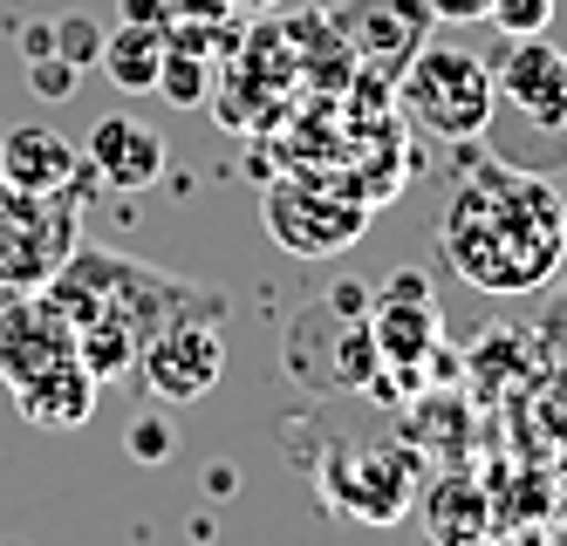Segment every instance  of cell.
I'll list each match as a JSON object with an SVG mask.
<instances>
[{
	"label": "cell",
	"instance_id": "6da1fadb",
	"mask_svg": "<svg viewBox=\"0 0 567 546\" xmlns=\"http://www.w3.org/2000/svg\"><path fill=\"white\" fill-rule=\"evenodd\" d=\"M444 254L485 293H526L567 254V205L513 164H485L444 213Z\"/></svg>",
	"mask_w": 567,
	"mask_h": 546
},
{
	"label": "cell",
	"instance_id": "7a4b0ae2",
	"mask_svg": "<svg viewBox=\"0 0 567 546\" xmlns=\"http://www.w3.org/2000/svg\"><path fill=\"white\" fill-rule=\"evenodd\" d=\"M0 383L21 403V416L49 431H69L96 410V369L75 349V328L42 301V293H14L0 308Z\"/></svg>",
	"mask_w": 567,
	"mask_h": 546
},
{
	"label": "cell",
	"instance_id": "3957f363",
	"mask_svg": "<svg viewBox=\"0 0 567 546\" xmlns=\"http://www.w3.org/2000/svg\"><path fill=\"white\" fill-rule=\"evenodd\" d=\"M493 103H499V82L472 49H424L403 62V110H411L431 137H478L493 123Z\"/></svg>",
	"mask_w": 567,
	"mask_h": 546
},
{
	"label": "cell",
	"instance_id": "277c9868",
	"mask_svg": "<svg viewBox=\"0 0 567 546\" xmlns=\"http://www.w3.org/2000/svg\"><path fill=\"white\" fill-rule=\"evenodd\" d=\"M75 254V192L28 198L0 185V293H34Z\"/></svg>",
	"mask_w": 567,
	"mask_h": 546
},
{
	"label": "cell",
	"instance_id": "5b68a950",
	"mask_svg": "<svg viewBox=\"0 0 567 546\" xmlns=\"http://www.w3.org/2000/svg\"><path fill=\"white\" fill-rule=\"evenodd\" d=\"M137 369H144V390L157 403H198V396H213L219 369H226V342H219L213 315H172V321H157L137 342Z\"/></svg>",
	"mask_w": 567,
	"mask_h": 546
},
{
	"label": "cell",
	"instance_id": "8992f818",
	"mask_svg": "<svg viewBox=\"0 0 567 546\" xmlns=\"http://www.w3.org/2000/svg\"><path fill=\"white\" fill-rule=\"evenodd\" d=\"M362 226H370V205H355L342 192H321V185H301V178L267 192V233L301 260L342 254V246L362 239Z\"/></svg>",
	"mask_w": 567,
	"mask_h": 546
},
{
	"label": "cell",
	"instance_id": "52a82bcc",
	"mask_svg": "<svg viewBox=\"0 0 567 546\" xmlns=\"http://www.w3.org/2000/svg\"><path fill=\"white\" fill-rule=\"evenodd\" d=\"M431 0H342V14L336 28L349 34V49L362 62H377V69H403L417 49H424V34H431Z\"/></svg>",
	"mask_w": 567,
	"mask_h": 546
},
{
	"label": "cell",
	"instance_id": "ba28073f",
	"mask_svg": "<svg viewBox=\"0 0 567 546\" xmlns=\"http://www.w3.org/2000/svg\"><path fill=\"white\" fill-rule=\"evenodd\" d=\"M90 172V157H75V144L49 123H14L0 137V185L8 192H28V198H55V192H75V178Z\"/></svg>",
	"mask_w": 567,
	"mask_h": 546
},
{
	"label": "cell",
	"instance_id": "9c48e42d",
	"mask_svg": "<svg viewBox=\"0 0 567 546\" xmlns=\"http://www.w3.org/2000/svg\"><path fill=\"white\" fill-rule=\"evenodd\" d=\"M165 164H172L165 131H151L144 116H103L96 131H90V172L103 185H116V192L157 185V178H165Z\"/></svg>",
	"mask_w": 567,
	"mask_h": 546
},
{
	"label": "cell",
	"instance_id": "30bf717a",
	"mask_svg": "<svg viewBox=\"0 0 567 546\" xmlns=\"http://www.w3.org/2000/svg\"><path fill=\"white\" fill-rule=\"evenodd\" d=\"M499 90L513 96V110H526L534 123H567V55L540 34H519L513 55L499 62Z\"/></svg>",
	"mask_w": 567,
	"mask_h": 546
},
{
	"label": "cell",
	"instance_id": "8fae6325",
	"mask_svg": "<svg viewBox=\"0 0 567 546\" xmlns=\"http://www.w3.org/2000/svg\"><path fill=\"white\" fill-rule=\"evenodd\" d=\"M431 342H437V308H431L424 280H396V287L383 293L377 321H370V349H377L383 362L417 369V362L431 356Z\"/></svg>",
	"mask_w": 567,
	"mask_h": 546
},
{
	"label": "cell",
	"instance_id": "7c38bea8",
	"mask_svg": "<svg viewBox=\"0 0 567 546\" xmlns=\"http://www.w3.org/2000/svg\"><path fill=\"white\" fill-rule=\"evenodd\" d=\"M165 28H144V21H124L116 34H103V69L116 90H157V69H165Z\"/></svg>",
	"mask_w": 567,
	"mask_h": 546
},
{
	"label": "cell",
	"instance_id": "4fadbf2b",
	"mask_svg": "<svg viewBox=\"0 0 567 546\" xmlns=\"http://www.w3.org/2000/svg\"><path fill=\"white\" fill-rule=\"evenodd\" d=\"M355 485H370V498H362V519H396L403 498H411V472H403V457H355L349 465Z\"/></svg>",
	"mask_w": 567,
	"mask_h": 546
},
{
	"label": "cell",
	"instance_id": "5bb4252c",
	"mask_svg": "<svg viewBox=\"0 0 567 546\" xmlns=\"http://www.w3.org/2000/svg\"><path fill=\"white\" fill-rule=\"evenodd\" d=\"M157 90L172 103H198L206 96V55L192 49V41H165V69H157Z\"/></svg>",
	"mask_w": 567,
	"mask_h": 546
},
{
	"label": "cell",
	"instance_id": "9a60e30c",
	"mask_svg": "<svg viewBox=\"0 0 567 546\" xmlns=\"http://www.w3.org/2000/svg\"><path fill=\"white\" fill-rule=\"evenodd\" d=\"M49 49H55L62 62H75V69H90V62L103 55V28H96V21H83V14H69V21H55V28H49Z\"/></svg>",
	"mask_w": 567,
	"mask_h": 546
},
{
	"label": "cell",
	"instance_id": "2e32d148",
	"mask_svg": "<svg viewBox=\"0 0 567 546\" xmlns=\"http://www.w3.org/2000/svg\"><path fill=\"white\" fill-rule=\"evenodd\" d=\"M485 21H499L513 41H519V34H547L554 0H493V14H485Z\"/></svg>",
	"mask_w": 567,
	"mask_h": 546
},
{
	"label": "cell",
	"instance_id": "e0dca14e",
	"mask_svg": "<svg viewBox=\"0 0 567 546\" xmlns=\"http://www.w3.org/2000/svg\"><path fill=\"white\" fill-rule=\"evenodd\" d=\"M431 14L437 21H478V14H493V0H431Z\"/></svg>",
	"mask_w": 567,
	"mask_h": 546
},
{
	"label": "cell",
	"instance_id": "ac0fdd59",
	"mask_svg": "<svg viewBox=\"0 0 567 546\" xmlns=\"http://www.w3.org/2000/svg\"><path fill=\"white\" fill-rule=\"evenodd\" d=\"M124 21H144V28H165V0H124Z\"/></svg>",
	"mask_w": 567,
	"mask_h": 546
},
{
	"label": "cell",
	"instance_id": "d6986e66",
	"mask_svg": "<svg viewBox=\"0 0 567 546\" xmlns=\"http://www.w3.org/2000/svg\"><path fill=\"white\" fill-rule=\"evenodd\" d=\"M137 457H165V431L157 424H137Z\"/></svg>",
	"mask_w": 567,
	"mask_h": 546
},
{
	"label": "cell",
	"instance_id": "ffe728a7",
	"mask_svg": "<svg viewBox=\"0 0 567 546\" xmlns=\"http://www.w3.org/2000/svg\"><path fill=\"white\" fill-rule=\"evenodd\" d=\"M280 0H233V14H274Z\"/></svg>",
	"mask_w": 567,
	"mask_h": 546
}]
</instances>
